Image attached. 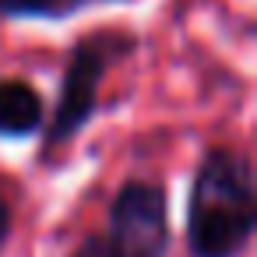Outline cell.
I'll list each match as a JSON object with an SVG mask.
<instances>
[{
    "label": "cell",
    "instance_id": "6da1fadb",
    "mask_svg": "<svg viewBox=\"0 0 257 257\" xmlns=\"http://www.w3.org/2000/svg\"><path fill=\"white\" fill-rule=\"evenodd\" d=\"M257 229L253 166L236 148L201 155L187 197V250L190 257H243Z\"/></svg>",
    "mask_w": 257,
    "mask_h": 257
},
{
    "label": "cell",
    "instance_id": "7a4b0ae2",
    "mask_svg": "<svg viewBox=\"0 0 257 257\" xmlns=\"http://www.w3.org/2000/svg\"><path fill=\"white\" fill-rule=\"evenodd\" d=\"M134 36L123 32H95L74 43L64 78H60V95H57V109L53 120L46 127V148L67 145L81 127H88L99 113V88L106 71L123 60L134 50Z\"/></svg>",
    "mask_w": 257,
    "mask_h": 257
},
{
    "label": "cell",
    "instance_id": "3957f363",
    "mask_svg": "<svg viewBox=\"0 0 257 257\" xmlns=\"http://www.w3.org/2000/svg\"><path fill=\"white\" fill-rule=\"evenodd\" d=\"M120 257H166L173 243L169 201L159 183L127 180L109 204V236Z\"/></svg>",
    "mask_w": 257,
    "mask_h": 257
},
{
    "label": "cell",
    "instance_id": "277c9868",
    "mask_svg": "<svg viewBox=\"0 0 257 257\" xmlns=\"http://www.w3.org/2000/svg\"><path fill=\"white\" fill-rule=\"evenodd\" d=\"M43 95L22 81V78H4L0 81V138L18 141L32 138L43 131Z\"/></svg>",
    "mask_w": 257,
    "mask_h": 257
},
{
    "label": "cell",
    "instance_id": "5b68a950",
    "mask_svg": "<svg viewBox=\"0 0 257 257\" xmlns=\"http://www.w3.org/2000/svg\"><path fill=\"white\" fill-rule=\"evenodd\" d=\"M85 4H95V0H0V18H43V22H57V18L74 15Z\"/></svg>",
    "mask_w": 257,
    "mask_h": 257
},
{
    "label": "cell",
    "instance_id": "8992f818",
    "mask_svg": "<svg viewBox=\"0 0 257 257\" xmlns=\"http://www.w3.org/2000/svg\"><path fill=\"white\" fill-rule=\"evenodd\" d=\"M71 257H120V253L113 250V243H109L106 236L92 232L88 239H81V246H78V250H74Z\"/></svg>",
    "mask_w": 257,
    "mask_h": 257
},
{
    "label": "cell",
    "instance_id": "52a82bcc",
    "mask_svg": "<svg viewBox=\"0 0 257 257\" xmlns=\"http://www.w3.org/2000/svg\"><path fill=\"white\" fill-rule=\"evenodd\" d=\"M11 229H15V215H11V201H8V194H4V180H0V250L8 246Z\"/></svg>",
    "mask_w": 257,
    "mask_h": 257
}]
</instances>
